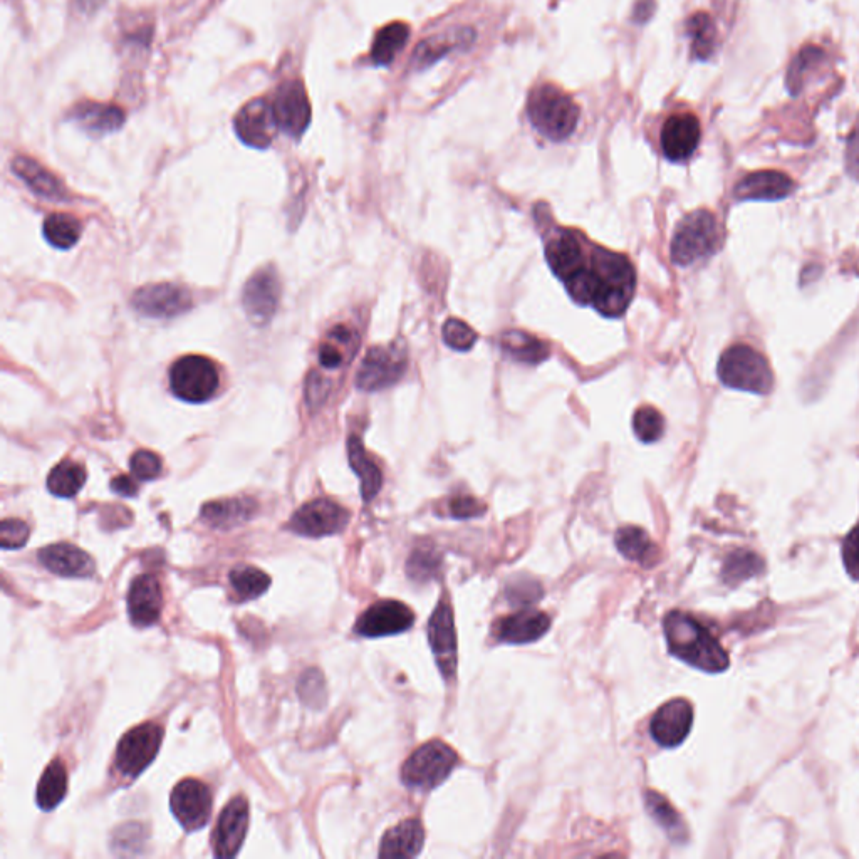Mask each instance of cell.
<instances>
[{
    "mask_svg": "<svg viewBox=\"0 0 859 859\" xmlns=\"http://www.w3.org/2000/svg\"><path fill=\"white\" fill-rule=\"evenodd\" d=\"M547 264L563 281L569 296L606 318H620L635 296L631 262L621 254L589 244L583 235L558 230L547 240Z\"/></svg>",
    "mask_w": 859,
    "mask_h": 859,
    "instance_id": "cell-1",
    "label": "cell"
},
{
    "mask_svg": "<svg viewBox=\"0 0 859 859\" xmlns=\"http://www.w3.org/2000/svg\"><path fill=\"white\" fill-rule=\"evenodd\" d=\"M668 650L682 662L702 672L720 673L729 668V655L719 640L700 621L683 611L668 613L663 621Z\"/></svg>",
    "mask_w": 859,
    "mask_h": 859,
    "instance_id": "cell-2",
    "label": "cell"
},
{
    "mask_svg": "<svg viewBox=\"0 0 859 859\" xmlns=\"http://www.w3.org/2000/svg\"><path fill=\"white\" fill-rule=\"evenodd\" d=\"M527 116L547 140L563 141L576 130L581 110L563 89L554 84H541L529 96Z\"/></svg>",
    "mask_w": 859,
    "mask_h": 859,
    "instance_id": "cell-3",
    "label": "cell"
},
{
    "mask_svg": "<svg viewBox=\"0 0 859 859\" xmlns=\"http://www.w3.org/2000/svg\"><path fill=\"white\" fill-rule=\"evenodd\" d=\"M725 386L754 395H769L774 388V375L766 358L745 344L727 349L717 368Z\"/></svg>",
    "mask_w": 859,
    "mask_h": 859,
    "instance_id": "cell-4",
    "label": "cell"
},
{
    "mask_svg": "<svg viewBox=\"0 0 859 859\" xmlns=\"http://www.w3.org/2000/svg\"><path fill=\"white\" fill-rule=\"evenodd\" d=\"M719 225L709 210H695L678 224L672 240V261L688 267L712 256L719 247Z\"/></svg>",
    "mask_w": 859,
    "mask_h": 859,
    "instance_id": "cell-5",
    "label": "cell"
},
{
    "mask_svg": "<svg viewBox=\"0 0 859 859\" xmlns=\"http://www.w3.org/2000/svg\"><path fill=\"white\" fill-rule=\"evenodd\" d=\"M459 762V755L440 740H433L415 750L401 769V781L412 789L430 791L440 786Z\"/></svg>",
    "mask_w": 859,
    "mask_h": 859,
    "instance_id": "cell-6",
    "label": "cell"
},
{
    "mask_svg": "<svg viewBox=\"0 0 859 859\" xmlns=\"http://www.w3.org/2000/svg\"><path fill=\"white\" fill-rule=\"evenodd\" d=\"M220 375L214 361L205 356H183L170 370L173 395L188 403H204L219 391Z\"/></svg>",
    "mask_w": 859,
    "mask_h": 859,
    "instance_id": "cell-7",
    "label": "cell"
},
{
    "mask_svg": "<svg viewBox=\"0 0 859 859\" xmlns=\"http://www.w3.org/2000/svg\"><path fill=\"white\" fill-rule=\"evenodd\" d=\"M163 729L157 724L138 725L131 729L116 749V767L126 777H138L155 761L162 745Z\"/></svg>",
    "mask_w": 859,
    "mask_h": 859,
    "instance_id": "cell-8",
    "label": "cell"
},
{
    "mask_svg": "<svg viewBox=\"0 0 859 859\" xmlns=\"http://www.w3.org/2000/svg\"><path fill=\"white\" fill-rule=\"evenodd\" d=\"M407 366V355L400 346H375L366 353L361 363L356 385L363 391L385 390L401 380Z\"/></svg>",
    "mask_w": 859,
    "mask_h": 859,
    "instance_id": "cell-9",
    "label": "cell"
},
{
    "mask_svg": "<svg viewBox=\"0 0 859 859\" xmlns=\"http://www.w3.org/2000/svg\"><path fill=\"white\" fill-rule=\"evenodd\" d=\"M192 302V294L185 287L172 282L148 284L131 297L136 313L155 319L175 318L187 313L192 308Z\"/></svg>",
    "mask_w": 859,
    "mask_h": 859,
    "instance_id": "cell-10",
    "label": "cell"
},
{
    "mask_svg": "<svg viewBox=\"0 0 859 859\" xmlns=\"http://www.w3.org/2000/svg\"><path fill=\"white\" fill-rule=\"evenodd\" d=\"M348 521V511L334 500L316 499L302 505L287 527L299 536L324 537L343 531Z\"/></svg>",
    "mask_w": 859,
    "mask_h": 859,
    "instance_id": "cell-11",
    "label": "cell"
},
{
    "mask_svg": "<svg viewBox=\"0 0 859 859\" xmlns=\"http://www.w3.org/2000/svg\"><path fill=\"white\" fill-rule=\"evenodd\" d=\"M281 297V284L276 269L264 267L250 277L242 294V306L250 323L254 326H266L276 314Z\"/></svg>",
    "mask_w": 859,
    "mask_h": 859,
    "instance_id": "cell-12",
    "label": "cell"
},
{
    "mask_svg": "<svg viewBox=\"0 0 859 859\" xmlns=\"http://www.w3.org/2000/svg\"><path fill=\"white\" fill-rule=\"evenodd\" d=\"M172 811L178 823L187 831H197L209 823L212 814V792L197 779L178 782L170 797Z\"/></svg>",
    "mask_w": 859,
    "mask_h": 859,
    "instance_id": "cell-13",
    "label": "cell"
},
{
    "mask_svg": "<svg viewBox=\"0 0 859 859\" xmlns=\"http://www.w3.org/2000/svg\"><path fill=\"white\" fill-rule=\"evenodd\" d=\"M272 110L279 130L291 138H301L311 123V103L301 81H287L277 89Z\"/></svg>",
    "mask_w": 859,
    "mask_h": 859,
    "instance_id": "cell-14",
    "label": "cell"
},
{
    "mask_svg": "<svg viewBox=\"0 0 859 859\" xmlns=\"http://www.w3.org/2000/svg\"><path fill=\"white\" fill-rule=\"evenodd\" d=\"M415 623V613L407 604L395 599H385L370 606L356 621L355 631L366 638L398 635L410 630Z\"/></svg>",
    "mask_w": 859,
    "mask_h": 859,
    "instance_id": "cell-15",
    "label": "cell"
},
{
    "mask_svg": "<svg viewBox=\"0 0 859 859\" xmlns=\"http://www.w3.org/2000/svg\"><path fill=\"white\" fill-rule=\"evenodd\" d=\"M428 641L438 668L445 680H453L457 672V633L453 623L452 606L442 599L428 623Z\"/></svg>",
    "mask_w": 859,
    "mask_h": 859,
    "instance_id": "cell-16",
    "label": "cell"
},
{
    "mask_svg": "<svg viewBox=\"0 0 859 859\" xmlns=\"http://www.w3.org/2000/svg\"><path fill=\"white\" fill-rule=\"evenodd\" d=\"M234 128L245 145L257 150H266L271 146L276 131L279 130L272 103L264 98L250 101L235 116Z\"/></svg>",
    "mask_w": 859,
    "mask_h": 859,
    "instance_id": "cell-17",
    "label": "cell"
},
{
    "mask_svg": "<svg viewBox=\"0 0 859 859\" xmlns=\"http://www.w3.org/2000/svg\"><path fill=\"white\" fill-rule=\"evenodd\" d=\"M249 829V802L237 796L224 807L214 834V854L234 858L239 853Z\"/></svg>",
    "mask_w": 859,
    "mask_h": 859,
    "instance_id": "cell-18",
    "label": "cell"
},
{
    "mask_svg": "<svg viewBox=\"0 0 859 859\" xmlns=\"http://www.w3.org/2000/svg\"><path fill=\"white\" fill-rule=\"evenodd\" d=\"M692 724V705L683 698H675L656 712L651 720L650 732L658 744L672 749L687 739Z\"/></svg>",
    "mask_w": 859,
    "mask_h": 859,
    "instance_id": "cell-19",
    "label": "cell"
},
{
    "mask_svg": "<svg viewBox=\"0 0 859 859\" xmlns=\"http://www.w3.org/2000/svg\"><path fill=\"white\" fill-rule=\"evenodd\" d=\"M702 138V128L697 116L678 113L665 121L662 128L663 155L670 162H685L692 157Z\"/></svg>",
    "mask_w": 859,
    "mask_h": 859,
    "instance_id": "cell-20",
    "label": "cell"
},
{
    "mask_svg": "<svg viewBox=\"0 0 859 859\" xmlns=\"http://www.w3.org/2000/svg\"><path fill=\"white\" fill-rule=\"evenodd\" d=\"M163 610V594L157 578L143 574L131 583L128 591V615L133 625L146 628L155 625Z\"/></svg>",
    "mask_w": 859,
    "mask_h": 859,
    "instance_id": "cell-21",
    "label": "cell"
},
{
    "mask_svg": "<svg viewBox=\"0 0 859 859\" xmlns=\"http://www.w3.org/2000/svg\"><path fill=\"white\" fill-rule=\"evenodd\" d=\"M794 190L796 185L786 173L766 170V172L750 173L742 178L735 187L734 195L740 202H747V200L777 202L789 197Z\"/></svg>",
    "mask_w": 859,
    "mask_h": 859,
    "instance_id": "cell-22",
    "label": "cell"
},
{
    "mask_svg": "<svg viewBox=\"0 0 859 859\" xmlns=\"http://www.w3.org/2000/svg\"><path fill=\"white\" fill-rule=\"evenodd\" d=\"M474 41L475 31L470 27H453L450 31L435 34L418 44L413 53L412 66L417 69L430 68L433 63L445 58L452 51L472 46Z\"/></svg>",
    "mask_w": 859,
    "mask_h": 859,
    "instance_id": "cell-23",
    "label": "cell"
},
{
    "mask_svg": "<svg viewBox=\"0 0 859 859\" xmlns=\"http://www.w3.org/2000/svg\"><path fill=\"white\" fill-rule=\"evenodd\" d=\"M551 628V618L537 610H522L516 615L505 616L495 625V636L502 643L526 645L534 643Z\"/></svg>",
    "mask_w": 859,
    "mask_h": 859,
    "instance_id": "cell-24",
    "label": "cell"
},
{
    "mask_svg": "<svg viewBox=\"0 0 859 859\" xmlns=\"http://www.w3.org/2000/svg\"><path fill=\"white\" fill-rule=\"evenodd\" d=\"M39 561L51 573L64 578H88L94 571L93 559L74 544L59 542L39 551Z\"/></svg>",
    "mask_w": 859,
    "mask_h": 859,
    "instance_id": "cell-25",
    "label": "cell"
},
{
    "mask_svg": "<svg viewBox=\"0 0 859 859\" xmlns=\"http://www.w3.org/2000/svg\"><path fill=\"white\" fill-rule=\"evenodd\" d=\"M71 121L89 136H105L120 130L125 123V113L118 106L81 103L71 113Z\"/></svg>",
    "mask_w": 859,
    "mask_h": 859,
    "instance_id": "cell-26",
    "label": "cell"
},
{
    "mask_svg": "<svg viewBox=\"0 0 859 859\" xmlns=\"http://www.w3.org/2000/svg\"><path fill=\"white\" fill-rule=\"evenodd\" d=\"M425 843V831L417 819H407L381 839V858H415Z\"/></svg>",
    "mask_w": 859,
    "mask_h": 859,
    "instance_id": "cell-27",
    "label": "cell"
},
{
    "mask_svg": "<svg viewBox=\"0 0 859 859\" xmlns=\"http://www.w3.org/2000/svg\"><path fill=\"white\" fill-rule=\"evenodd\" d=\"M12 172L16 173L17 177L21 178L22 182L26 183L27 187L39 197L49 198V200L68 198L61 180L54 177L53 173L47 172L46 168L32 158L17 157L12 162Z\"/></svg>",
    "mask_w": 859,
    "mask_h": 859,
    "instance_id": "cell-28",
    "label": "cell"
},
{
    "mask_svg": "<svg viewBox=\"0 0 859 859\" xmlns=\"http://www.w3.org/2000/svg\"><path fill=\"white\" fill-rule=\"evenodd\" d=\"M256 509L257 504L252 499L215 500L202 507V517L210 526L229 529L249 521Z\"/></svg>",
    "mask_w": 859,
    "mask_h": 859,
    "instance_id": "cell-29",
    "label": "cell"
},
{
    "mask_svg": "<svg viewBox=\"0 0 859 859\" xmlns=\"http://www.w3.org/2000/svg\"><path fill=\"white\" fill-rule=\"evenodd\" d=\"M348 457L351 469L355 470V474L361 480V495L365 502H371L375 499L383 485V475L378 465L368 457L363 443L360 438L351 437L348 440Z\"/></svg>",
    "mask_w": 859,
    "mask_h": 859,
    "instance_id": "cell-30",
    "label": "cell"
},
{
    "mask_svg": "<svg viewBox=\"0 0 859 859\" xmlns=\"http://www.w3.org/2000/svg\"><path fill=\"white\" fill-rule=\"evenodd\" d=\"M615 541L616 547L626 559L635 561L645 568L655 566L660 556L655 542L651 541L650 536L640 527H621L620 531L616 532Z\"/></svg>",
    "mask_w": 859,
    "mask_h": 859,
    "instance_id": "cell-31",
    "label": "cell"
},
{
    "mask_svg": "<svg viewBox=\"0 0 859 859\" xmlns=\"http://www.w3.org/2000/svg\"><path fill=\"white\" fill-rule=\"evenodd\" d=\"M68 792V772L63 762L54 759L46 771L42 772L41 781L37 784L36 801L42 811H53L66 797Z\"/></svg>",
    "mask_w": 859,
    "mask_h": 859,
    "instance_id": "cell-32",
    "label": "cell"
},
{
    "mask_svg": "<svg viewBox=\"0 0 859 859\" xmlns=\"http://www.w3.org/2000/svg\"><path fill=\"white\" fill-rule=\"evenodd\" d=\"M502 349L512 360L526 365H539L549 358V346L524 331H509L502 336Z\"/></svg>",
    "mask_w": 859,
    "mask_h": 859,
    "instance_id": "cell-33",
    "label": "cell"
},
{
    "mask_svg": "<svg viewBox=\"0 0 859 859\" xmlns=\"http://www.w3.org/2000/svg\"><path fill=\"white\" fill-rule=\"evenodd\" d=\"M410 29L405 22H391L376 34L371 47V59L376 66H388L407 46Z\"/></svg>",
    "mask_w": 859,
    "mask_h": 859,
    "instance_id": "cell-34",
    "label": "cell"
},
{
    "mask_svg": "<svg viewBox=\"0 0 859 859\" xmlns=\"http://www.w3.org/2000/svg\"><path fill=\"white\" fill-rule=\"evenodd\" d=\"M646 811L651 818L655 819L656 823L660 824L665 833L675 841V843H683L687 839V828L683 824L680 814L673 809L672 804L655 791H648L645 794Z\"/></svg>",
    "mask_w": 859,
    "mask_h": 859,
    "instance_id": "cell-35",
    "label": "cell"
},
{
    "mask_svg": "<svg viewBox=\"0 0 859 859\" xmlns=\"http://www.w3.org/2000/svg\"><path fill=\"white\" fill-rule=\"evenodd\" d=\"M687 34L692 41L693 58L709 61L717 47V29L709 14L697 12L687 21Z\"/></svg>",
    "mask_w": 859,
    "mask_h": 859,
    "instance_id": "cell-36",
    "label": "cell"
},
{
    "mask_svg": "<svg viewBox=\"0 0 859 859\" xmlns=\"http://www.w3.org/2000/svg\"><path fill=\"white\" fill-rule=\"evenodd\" d=\"M86 484V469L73 460L56 465L47 477V489L61 499H71Z\"/></svg>",
    "mask_w": 859,
    "mask_h": 859,
    "instance_id": "cell-37",
    "label": "cell"
},
{
    "mask_svg": "<svg viewBox=\"0 0 859 859\" xmlns=\"http://www.w3.org/2000/svg\"><path fill=\"white\" fill-rule=\"evenodd\" d=\"M42 232L47 242L56 249H71L81 237V224L73 215L53 214L44 220Z\"/></svg>",
    "mask_w": 859,
    "mask_h": 859,
    "instance_id": "cell-38",
    "label": "cell"
},
{
    "mask_svg": "<svg viewBox=\"0 0 859 859\" xmlns=\"http://www.w3.org/2000/svg\"><path fill=\"white\" fill-rule=\"evenodd\" d=\"M230 584L240 599H256L271 586V578L261 569L240 566L230 573Z\"/></svg>",
    "mask_w": 859,
    "mask_h": 859,
    "instance_id": "cell-39",
    "label": "cell"
},
{
    "mask_svg": "<svg viewBox=\"0 0 859 859\" xmlns=\"http://www.w3.org/2000/svg\"><path fill=\"white\" fill-rule=\"evenodd\" d=\"M824 58H826V53H824L823 49H819L818 46L802 47L796 59L789 66V71H787L786 86L791 96H797V94L801 93L806 74L811 69L819 66Z\"/></svg>",
    "mask_w": 859,
    "mask_h": 859,
    "instance_id": "cell-40",
    "label": "cell"
},
{
    "mask_svg": "<svg viewBox=\"0 0 859 859\" xmlns=\"http://www.w3.org/2000/svg\"><path fill=\"white\" fill-rule=\"evenodd\" d=\"M764 564L755 556L754 552H734L724 566V579L727 583H742L744 579L752 578L755 574L762 573Z\"/></svg>",
    "mask_w": 859,
    "mask_h": 859,
    "instance_id": "cell-41",
    "label": "cell"
},
{
    "mask_svg": "<svg viewBox=\"0 0 859 859\" xmlns=\"http://www.w3.org/2000/svg\"><path fill=\"white\" fill-rule=\"evenodd\" d=\"M633 430L636 437L643 443H653L662 438L665 432V420L662 413L651 407H641L633 417Z\"/></svg>",
    "mask_w": 859,
    "mask_h": 859,
    "instance_id": "cell-42",
    "label": "cell"
},
{
    "mask_svg": "<svg viewBox=\"0 0 859 859\" xmlns=\"http://www.w3.org/2000/svg\"><path fill=\"white\" fill-rule=\"evenodd\" d=\"M443 341L455 351H469L477 343V333L460 319L450 318L443 324Z\"/></svg>",
    "mask_w": 859,
    "mask_h": 859,
    "instance_id": "cell-43",
    "label": "cell"
},
{
    "mask_svg": "<svg viewBox=\"0 0 859 859\" xmlns=\"http://www.w3.org/2000/svg\"><path fill=\"white\" fill-rule=\"evenodd\" d=\"M133 477L138 480H155L162 474V460L150 450H138L130 460Z\"/></svg>",
    "mask_w": 859,
    "mask_h": 859,
    "instance_id": "cell-44",
    "label": "cell"
},
{
    "mask_svg": "<svg viewBox=\"0 0 859 859\" xmlns=\"http://www.w3.org/2000/svg\"><path fill=\"white\" fill-rule=\"evenodd\" d=\"M29 539V526L19 519H6L0 527V546L2 549H17Z\"/></svg>",
    "mask_w": 859,
    "mask_h": 859,
    "instance_id": "cell-45",
    "label": "cell"
},
{
    "mask_svg": "<svg viewBox=\"0 0 859 859\" xmlns=\"http://www.w3.org/2000/svg\"><path fill=\"white\" fill-rule=\"evenodd\" d=\"M437 558L428 549H417L413 552L412 559L408 561V573L413 579H427L437 571Z\"/></svg>",
    "mask_w": 859,
    "mask_h": 859,
    "instance_id": "cell-46",
    "label": "cell"
},
{
    "mask_svg": "<svg viewBox=\"0 0 859 859\" xmlns=\"http://www.w3.org/2000/svg\"><path fill=\"white\" fill-rule=\"evenodd\" d=\"M843 561L849 576L859 581V524L844 539Z\"/></svg>",
    "mask_w": 859,
    "mask_h": 859,
    "instance_id": "cell-47",
    "label": "cell"
},
{
    "mask_svg": "<svg viewBox=\"0 0 859 859\" xmlns=\"http://www.w3.org/2000/svg\"><path fill=\"white\" fill-rule=\"evenodd\" d=\"M448 509H450V516L455 517V519H472V517L485 514V505L480 500L469 497V495H460V497L450 500Z\"/></svg>",
    "mask_w": 859,
    "mask_h": 859,
    "instance_id": "cell-48",
    "label": "cell"
},
{
    "mask_svg": "<svg viewBox=\"0 0 859 859\" xmlns=\"http://www.w3.org/2000/svg\"><path fill=\"white\" fill-rule=\"evenodd\" d=\"M846 168L851 177L859 180V128L854 130L848 138L846 148Z\"/></svg>",
    "mask_w": 859,
    "mask_h": 859,
    "instance_id": "cell-49",
    "label": "cell"
},
{
    "mask_svg": "<svg viewBox=\"0 0 859 859\" xmlns=\"http://www.w3.org/2000/svg\"><path fill=\"white\" fill-rule=\"evenodd\" d=\"M344 356L341 353V349L334 344V341L331 343H324L319 349V363L323 365V368H328V370H336L339 366L343 365Z\"/></svg>",
    "mask_w": 859,
    "mask_h": 859,
    "instance_id": "cell-50",
    "label": "cell"
},
{
    "mask_svg": "<svg viewBox=\"0 0 859 859\" xmlns=\"http://www.w3.org/2000/svg\"><path fill=\"white\" fill-rule=\"evenodd\" d=\"M512 603H522V596H526L529 604L534 603L536 599L541 598V588L537 584L532 583H516L514 588L509 589Z\"/></svg>",
    "mask_w": 859,
    "mask_h": 859,
    "instance_id": "cell-51",
    "label": "cell"
},
{
    "mask_svg": "<svg viewBox=\"0 0 859 859\" xmlns=\"http://www.w3.org/2000/svg\"><path fill=\"white\" fill-rule=\"evenodd\" d=\"M111 489L123 497H135L138 494V484L130 475H118L116 479L111 480Z\"/></svg>",
    "mask_w": 859,
    "mask_h": 859,
    "instance_id": "cell-52",
    "label": "cell"
},
{
    "mask_svg": "<svg viewBox=\"0 0 859 859\" xmlns=\"http://www.w3.org/2000/svg\"><path fill=\"white\" fill-rule=\"evenodd\" d=\"M78 2L79 11L86 16H93L96 12L105 6L106 0H76Z\"/></svg>",
    "mask_w": 859,
    "mask_h": 859,
    "instance_id": "cell-53",
    "label": "cell"
}]
</instances>
